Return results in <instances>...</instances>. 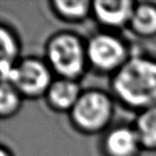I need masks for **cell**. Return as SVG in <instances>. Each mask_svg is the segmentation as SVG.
<instances>
[{"mask_svg": "<svg viewBox=\"0 0 156 156\" xmlns=\"http://www.w3.org/2000/svg\"><path fill=\"white\" fill-rule=\"evenodd\" d=\"M115 98L127 108L141 111L156 107V59L130 57L111 79Z\"/></svg>", "mask_w": 156, "mask_h": 156, "instance_id": "cell-1", "label": "cell"}, {"mask_svg": "<svg viewBox=\"0 0 156 156\" xmlns=\"http://www.w3.org/2000/svg\"><path fill=\"white\" fill-rule=\"evenodd\" d=\"M46 62L59 78L77 81L89 64L86 43L73 32L56 33L46 44Z\"/></svg>", "mask_w": 156, "mask_h": 156, "instance_id": "cell-2", "label": "cell"}, {"mask_svg": "<svg viewBox=\"0 0 156 156\" xmlns=\"http://www.w3.org/2000/svg\"><path fill=\"white\" fill-rule=\"evenodd\" d=\"M115 113L113 101L106 92L88 90L83 92L69 111L71 122L85 134H98L106 129Z\"/></svg>", "mask_w": 156, "mask_h": 156, "instance_id": "cell-3", "label": "cell"}, {"mask_svg": "<svg viewBox=\"0 0 156 156\" xmlns=\"http://www.w3.org/2000/svg\"><path fill=\"white\" fill-rule=\"evenodd\" d=\"M5 81L12 83L22 96L37 98L46 96L54 79L52 71L46 61L28 57L20 60Z\"/></svg>", "mask_w": 156, "mask_h": 156, "instance_id": "cell-4", "label": "cell"}, {"mask_svg": "<svg viewBox=\"0 0 156 156\" xmlns=\"http://www.w3.org/2000/svg\"><path fill=\"white\" fill-rule=\"evenodd\" d=\"M86 47L89 65L103 73L115 74L130 58L125 42L111 33L94 34Z\"/></svg>", "mask_w": 156, "mask_h": 156, "instance_id": "cell-5", "label": "cell"}, {"mask_svg": "<svg viewBox=\"0 0 156 156\" xmlns=\"http://www.w3.org/2000/svg\"><path fill=\"white\" fill-rule=\"evenodd\" d=\"M135 7L130 0H96L92 3V12L102 26L121 29L129 26Z\"/></svg>", "mask_w": 156, "mask_h": 156, "instance_id": "cell-6", "label": "cell"}, {"mask_svg": "<svg viewBox=\"0 0 156 156\" xmlns=\"http://www.w3.org/2000/svg\"><path fill=\"white\" fill-rule=\"evenodd\" d=\"M105 156H138L142 149L134 127L119 125L108 130L103 139Z\"/></svg>", "mask_w": 156, "mask_h": 156, "instance_id": "cell-7", "label": "cell"}, {"mask_svg": "<svg viewBox=\"0 0 156 156\" xmlns=\"http://www.w3.org/2000/svg\"><path fill=\"white\" fill-rule=\"evenodd\" d=\"M80 87L76 80L58 78L50 86L46 98L54 110L69 112L81 95Z\"/></svg>", "mask_w": 156, "mask_h": 156, "instance_id": "cell-8", "label": "cell"}, {"mask_svg": "<svg viewBox=\"0 0 156 156\" xmlns=\"http://www.w3.org/2000/svg\"><path fill=\"white\" fill-rule=\"evenodd\" d=\"M20 42L16 34L5 25L0 29V77L5 81L20 62Z\"/></svg>", "mask_w": 156, "mask_h": 156, "instance_id": "cell-9", "label": "cell"}, {"mask_svg": "<svg viewBox=\"0 0 156 156\" xmlns=\"http://www.w3.org/2000/svg\"><path fill=\"white\" fill-rule=\"evenodd\" d=\"M128 27L138 37H156V5L150 2L136 3Z\"/></svg>", "mask_w": 156, "mask_h": 156, "instance_id": "cell-10", "label": "cell"}, {"mask_svg": "<svg viewBox=\"0 0 156 156\" xmlns=\"http://www.w3.org/2000/svg\"><path fill=\"white\" fill-rule=\"evenodd\" d=\"M88 0H55L50 3L54 13L65 22L77 23L86 20L92 11Z\"/></svg>", "mask_w": 156, "mask_h": 156, "instance_id": "cell-11", "label": "cell"}, {"mask_svg": "<svg viewBox=\"0 0 156 156\" xmlns=\"http://www.w3.org/2000/svg\"><path fill=\"white\" fill-rule=\"evenodd\" d=\"M135 130L142 149L156 150V107L139 112L135 122Z\"/></svg>", "mask_w": 156, "mask_h": 156, "instance_id": "cell-12", "label": "cell"}, {"mask_svg": "<svg viewBox=\"0 0 156 156\" xmlns=\"http://www.w3.org/2000/svg\"><path fill=\"white\" fill-rule=\"evenodd\" d=\"M22 94L12 83L1 81L0 88V115L5 120L18 112L22 105Z\"/></svg>", "mask_w": 156, "mask_h": 156, "instance_id": "cell-13", "label": "cell"}, {"mask_svg": "<svg viewBox=\"0 0 156 156\" xmlns=\"http://www.w3.org/2000/svg\"><path fill=\"white\" fill-rule=\"evenodd\" d=\"M0 156H12V153L9 151V149L2 145L1 147V150H0Z\"/></svg>", "mask_w": 156, "mask_h": 156, "instance_id": "cell-14", "label": "cell"}]
</instances>
